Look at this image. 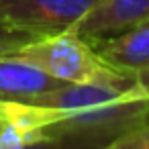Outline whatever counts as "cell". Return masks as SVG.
<instances>
[{
    "label": "cell",
    "instance_id": "5",
    "mask_svg": "<svg viewBox=\"0 0 149 149\" xmlns=\"http://www.w3.org/2000/svg\"><path fill=\"white\" fill-rule=\"evenodd\" d=\"M68 82L47 74L39 65L15 55L0 57V100L31 102L33 98L57 90Z\"/></svg>",
    "mask_w": 149,
    "mask_h": 149
},
{
    "label": "cell",
    "instance_id": "10",
    "mask_svg": "<svg viewBox=\"0 0 149 149\" xmlns=\"http://www.w3.org/2000/svg\"><path fill=\"white\" fill-rule=\"evenodd\" d=\"M139 80H141V82H143V84H145V86L149 88V70L141 72V74H139Z\"/></svg>",
    "mask_w": 149,
    "mask_h": 149
},
{
    "label": "cell",
    "instance_id": "2",
    "mask_svg": "<svg viewBox=\"0 0 149 149\" xmlns=\"http://www.w3.org/2000/svg\"><path fill=\"white\" fill-rule=\"evenodd\" d=\"M15 57L31 61L68 84H125L137 80L135 74L106 63L92 41L74 31L43 35L21 47Z\"/></svg>",
    "mask_w": 149,
    "mask_h": 149
},
{
    "label": "cell",
    "instance_id": "3",
    "mask_svg": "<svg viewBox=\"0 0 149 149\" xmlns=\"http://www.w3.org/2000/svg\"><path fill=\"white\" fill-rule=\"evenodd\" d=\"M100 0H0V19L35 31L55 35L72 31Z\"/></svg>",
    "mask_w": 149,
    "mask_h": 149
},
{
    "label": "cell",
    "instance_id": "1",
    "mask_svg": "<svg viewBox=\"0 0 149 149\" xmlns=\"http://www.w3.org/2000/svg\"><path fill=\"white\" fill-rule=\"evenodd\" d=\"M31 102L55 108L47 137H78L110 145L149 120V88L139 80L125 84H65Z\"/></svg>",
    "mask_w": 149,
    "mask_h": 149
},
{
    "label": "cell",
    "instance_id": "8",
    "mask_svg": "<svg viewBox=\"0 0 149 149\" xmlns=\"http://www.w3.org/2000/svg\"><path fill=\"white\" fill-rule=\"evenodd\" d=\"M25 149H106L102 145H96L92 141L86 139H78V137H47L43 141H37Z\"/></svg>",
    "mask_w": 149,
    "mask_h": 149
},
{
    "label": "cell",
    "instance_id": "7",
    "mask_svg": "<svg viewBox=\"0 0 149 149\" xmlns=\"http://www.w3.org/2000/svg\"><path fill=\"white\" fill-rule=\"evenodd\" d=\"M39 37H43V35L23 29V27H17V25H10L0 19V57L15 55L21 47H25L27 43L39 39Z\"/></svg>",
    "mask_w": 149,
    "mask_h": 149
},
{
    "label": "cell",
    "instance_id": "9",
    "mask_svg": "<svg viewBox=\"0 0 149 149\" xmlns=\"http://www.w3.org/2000/svg\"><path fill=\"white\" fill-rule=\"evenodd\" d=\"M106 149H149V120L114 139Z\"/></svg>",
    "mask_w": 149,
    "mask_h": 149
},
{
    "label": "cell",
    "instance_id": "6",
    "mask_svg": "<svg viewBox=\"0 0 149 149\" xmlns=\"http://www.w3.org/2000/svg\"><path fill=\"white\" fill-rule=\"evenodd\" d=\"M92 45L112 68L139 76L149 70V23L137 25L123 33L94 39Z\"/></svg>",
    "mask_w": 149,
    "mask_h": 149
},
{
    "label": "cell",
    "instance_id": "4",
    "mask_svg": "<svg viewBox=\"0 0 149 149\" xmlns=\"http://www.w3.org/2000/svg\"><path fill=\"white\" fill-rule=\"evenodd\" d=\"M143 23H149V0H100L72 31L94 41Z\"/></svg>",
    "mask_w": 149,
    "mask_h": 149
}]
</instances>
